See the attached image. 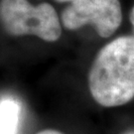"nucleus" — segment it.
<instances>
[{
  "mask_svg": "<svg viewBox=\"0 0 134 134\" xmlns=\"http://www.w3.org/2000/svg\"><path fill=\"white\" fill-rule=\"evenodd\" d=\"M58 2H74V1H77V0H56Z\"/></svg>",
  "mask_w": 134,
  "mask_h": 134,
  "instance_id": "6e6552de",
  "label": "nucleus"
},
{
  "mask_svg": "<svg viewBox=\"0 0 134 134\" xmlns=\"http://www.w3.org/2000/svg\"><path fill=\"white\" fill-rule=\"evenodd\" d=\"M129 19H130V22H131V24H132L133 29H134V5H133V7H132V9H131V11H130Z\"/></svg>",
  "mask_w": 134,
  "mask_h": 134,
  "instance_id": "423d86ee",
  "label": "nucleus"
},
{
  "mask_svg": "<svg viewBox=\"0 0 134 134\" xmlns=\"http://www.w3.org/2000/svg\"><path fill=\"white\" fill-rule=\"evenodd\" d=\"M37 134H64V133H62V132H60V131L55 130V129H45V130H42V131L38 132Z\"/></svg>",
  "mask_w": 134,
  "mask_h": 134,
  "instance_id": "39448f33",
  "label": "nucleus"
},
{
  "mask_svg": "<svg viewBox=\"0 0 134 134\" xmlns=\"http://www.w3.org/2000/svg\"><path fill=\"white\" fill-rule=\"evenodd\" d=\"M122 11L119 0H77L62 12V23L68 30L92 25L102 38H108L119 28Z\"/></svg>",
  "mask_w": 134,
  "mask_h": 134,
  "instance_id": "7ed1b4c3",
  "label": "nucleus"
},
{
  "mask_svg": "<svg viewBox=\"0 0 134 134\" xmlns=\"http://www.w3.org/2000/svg\"><path fill=\"white\" fill-rule=\"evenodd\" d=\"M92 98L104 107L123 105L134 97V36L114 39L99 50L88 74Z\"/></svg>",
  "mask_w": 134,
  "mask_h": 134,
  "instance_id": "f257e3e1",
  "label": "nucleus"
},
{
  "mask_svg": "<svg viewBox=\"0 0 134 134\" xmlns=\"http://www.w3.org/2000/svg\"><path fill=\"white\" fill-rule=\"evenodd\" d=\"M121 134H134V129H131V130H127V131H125L123 133Z\"/></svg>",
  "mask_w": 134,
  "mask_h": 134,
  "instance_id": "0eeeda50",
  "label": "nucleus"
},
{
  "mask_svg": "<svg viewBox=\"0 0 134 134\" xmlns=\"http://www.w3.org/2000/svg\"><path fill=\"white\" fill-rule=\"evenodd\" d=\"M0 23L14 37L36 36L55 42L62 34L56 10L46 2L34 6L28 0H0Z\"/></svg>",
  "mask_w": 134,
  "mask_h": 134,
  "instance_id": "f03ea898",
  "label": "nucleus"
},
{
  "mask_svg": "<svg viewBox=\"0 0 134 134\" xmlns=\"http://www.w3.org/2000/svg\"><path fill=\"white\" fill-rule=\"evenodd\" d=\"M20 105L11 97L0 100V134H17Z\"/></svg>",
  "mask_w": 134,
  "mask_h": 134,
  "instance_id": "20e7f679",
  "label": "nucleus"
}]
</instances>
